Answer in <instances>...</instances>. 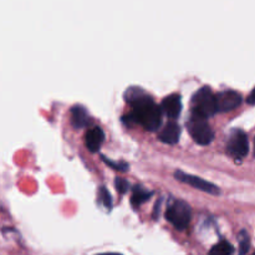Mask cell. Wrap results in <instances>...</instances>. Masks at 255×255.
Returning <instances> with one entry per match:
<instances>
[{
  "label": "cell",
  "instance_id": "1",
  "mask_svg": "<svg viewBox=\"0 0 255 255\" xmlns=\"http://www.w3.org/2000/svg\"><path fill=\"white\" fill-rule=\"evenodd\" d=\"M125 99L132 106L131 114L122 119L125 124H139L151 132L159 128L162 124V109L152 97L144 94L139 87H129L125 94Z\"/></svg>",
  "mask_w": 255,
  "mask_h": 255
},
{
  "label": "cell",
  "instance_id": "2",
  "mask_svg": "<svg viewBox=\"0 0 255 255\" xmlns=\"http://www.w3.org/2000/svg\"><path fill=\"white\" fill-rule=\"evenodd\" d=\"M218 112L216 95H213L211 87L204 86L199 89L192 97V114L202 117H212Z\"/></svg>",
  "mask_w": 255,
  "mask_h": 255
},
{
  "label": "cell",
  "instance_id": "3",
  "mask_svg": "<svg viewBox=\"0 0 255 255\" xmlns=\"http://www.w3.org/2000/svg\"><path fill=\"white\" fill-rule=\"evenodd\" d=\"M166 219L178 231H184L192 219V208L187 202L173 201L168 204Z\"/></svg>",
  "mask_w": 255,
  "mask_h": 255
},
{
  "label": "cell",
  "instance_id": "4",
  "mask_svg": "<svg viewBox=\"0 0 255 255\" xmlns=\"http://www.w3.org/2000/svg\"><path fill=\"white\" fill-rule=\"evenodd\" d=\"M187 129L192 138L201 146H207L214 138V132L207 122V119L199 116V115L192 114V116L187 121Z\"/></svg>",
  "mask_w": 255,
  "mask_h": 255
},
{
  "label": "cell",
  "instance_id": "5",
  "mask_svg": "<svg viewBox=\"0 0 255 255\" xmlns=\"http://www.w3.org/2000/svg\"><path fill=\"white\" fill-rule=\"evenodd\" d=\"M227 149L234 157H246L249 152L248 136L242 129H233L227 141Z\"/></svg>",
  "mask_w": 255,
  "mask_h": 255
},
{
  "label": "cell",
  "instance_id": "6",
  "mask_svg": "<svg viewBox=\"0 0 255 255\" xmlns=\"http://www.w3.org/2000/svg\"><path fill=\"white\" fill-rule=\"evenodd\" d=\"M174 177L178 181L183 182V183L189 184V186L194 187V188L199 189L202 192H206V193L213 194V196H219L221 194V189H219L218 186H216L214 183H211V182L206 181V179L201 178V177L193 176V174L184 173L182 171H176L174 173Z\"/></svg>",
  "mask_w": 255,
  "mask_h": 255
},
{
  "label": "cell",
  "instance_id": "7",
  "mask_svg": "<svg viewBox=\"0 0 255 255\" xmlns=\"http://www.w3.org/2000/svg\"><path fill=\"white\" fill-rule=\"evenodd\" d=\"M217 100V109L218 112H229L236 110L242 105V95L232 90H227V91L219 92L216 95Z\"/></svg>",
  "mask_w": 255,
  "mask_h": 255
},
{
  "label": "cell",
  "instance_id": "8",
  "mask_svg": "<svg viewBox=\"0 0 255 255\" xmlns=\"http://www.w3.org/2000/svg\"><path fill=\"white\" fill-rule=\"evenodd\" d=\"M161 109L169 119H177L182 112V97L178 94H172L164 97L161 104Z\"/></svg>",
  "mask_w": 255,
  "mask_h": 255
},
{
  "label": "cell",
  "instance_id": "9",
  "mask_svg": "<svg viewBox=\"0 0 255 255\" xmlns=\"http://www.w3.org/2000/svg\"><path fill=\"white\" fill-rule=\"evenodd\" d=\"M105 141V132L101 127H92L87 131L86 137H85V142H86V147L89 148L90 152L95 153L99 152L101 148L102 143Z\"/></svg>",
  "mask_w": 255,
  "mask_h": 255
},
{
  "label": "cell",
  "instance_id": "10",
  "mask_svg": "<svg viewBox=\"0 0 255 255\" xmlns=\"http://www.w3.org/2000/svg\"><path fill=\"white\" fill-rule=\"evenodd\" d=\"M179 136H181V127L176 122H168L159 132V139L167 144H176L179 141Z\"/></svg>",
  "mask_w": 255,
  "mask_h": 255
},
{
  "label": "cell",
  "instance_id": "11",
  "mask_svg": "<svg viewBox=\"0 0 255 255\" xmlns=\"http://www.w3.org/2000/svg\"><path fill=\"white\" fill-rule=\"evenodd\" d=\"M70 112H71V124L75 128H84L89 126L90 117L84 106L75 105Z\"/></svg>",
  "mask_w": 255,
  "mask_h": 255
},
{
  "label": "cell",
  "instance_id": "12",
  "mask_svg": "<svg viewBox=\"0 0 255 255\" xmlns=\"http://www.w3.org/2000/svg\"><path fill=\"white\" fill-rule=\"evenodd\" d=\"M152 196H153V192L146 191V189L141 186H134L133 188H132L131 204L134 208H138L141 204H143L144 202L148 201Z\"/></svg>",
  "mask_w": 255,
  "mask_h": 255
},
{
  "label": "cell",
  "instance_id": "13",
  "mask_svg": "<svg viewBox=\"0 0 255 255\" xmlns=\"http://www.w3.org/2000/svg\"><path fill=\"white\" fill-rule=\"evenodd\" d=\"M234 248L229 242L222 241L217 243L216 246L212 247L208 255H233Z\"/></svg>",
  "mask_w": 255,
  "mask_h": 255
},
{
  "label": "cell",
  "instance_id": "14",
  "mask_svg": "<svg viewBox=\"0 0 255 255\" xmlns=\"http://www.w3.org/2000/svg\"><path fill=\"white\" fill-rule=\"evenodd\" d=\"M238 242H239V255H247L251 248V238L247 231H241L238 234Z\"/></svg>",
  "mask_w": 255,
  "mask_h": 255
},
{
  "label": "cell",
  "instance_id": "15",
  "mask_svg": "<svg viewBox=\"0 0 255 255\" xmlns=\"http://www.w3.org/2000/svg\"><path fill=\"white\" fill-rule=\"evenodd\" d=\"M99 203H101L107 211H111L112 208V197L106 187H100L99 188Z\"/></svg>",
  "mask_w": 255,
  "mask_h": 255
},
{
  "label": "cell",
  "instance_id": "16",
  "mask_svg": "<svg viewBox=\"0 0 255 255\" xmlns=\"http://www.w3.org/2000/svg\"><path fill=\"white\" fill-rule=\"evenodd\" d=\"M102 159H104L105 163L109 164V166L112 167V168L117 169V171L126 172L127 169H128V164H127L126 162H114V161H111V159H107L105 156H102Z\"/></svg>",
  "mask_w": 255,
  "mask_h": 255
},
{
  "label": "cell",
  "instance_id": "17",
  "mask_svg": "<svg viewBox=\"0 0 255 255\" xmlns=\"http://www.w3.org/2000/svg\"><path fill=\"white\" fill-rule=\"evenodd\" d=\"M115 187H116L117 192L121 194H125L128 192L129 189V183L126 181V179L121 178V177H117L116 179H115Z\"/></svg>",
  "mask_w": 255,
  "mask_h": 255
},
{
  "label": "cell",
  "instance_id": "18",
  "mask_svg": "<svg viewBox=\"0 0 255 255\" xmlns=\"http://www.w3.org/2000/svg\"><path fill=\"white\" fill-rule=\"evenodd\" d=\"M161 211V199H158L156 203V207H154V211H153V218L157 219L158 218V213Z\"/></svg>",
  "mask_w": 255,
  "mask_h": 255
},
{
  "label": "cell",
  "instance_id": "19",
  "mask_svg": "<svg viewBox=\"0 0 255 255\" xmlns=\"http://www.w3.org/2000/svg\"><path fill=\"white\" fill-rule=\"evenodd\" d=\"M247 102H248L249 105H253V106L255 105V87L252 90L251 94H249L248 99H247Z\"/></svg>",
  "mask_w": 255,
  "mask_h": 255
},
{
  "label": "cell",
  "instance_id": "20",
  "mask_svg": "<svg viewBox=\"0 0 255 255\" xmlns=\"http://www.w3.org/2000/svg\"><path fill=\"white\" fill-rule=\"evenodd\" d=\"M97 255H122L120 253H102V254H97Z\"/></svg>",
  "mask_w": 255,
  "mask_h": 255
},
{
  "label": "cell",
  "instance_id": "21",
  "mask_svg": "<svg viewBox=\"0 0 255 255\" xmlns=\"http://www.w3.org/2000/svg\"><path fill=\"white\" fill-rule=\"evenodd\" d=\"M254 144H255V142H254ZM254 153H255V147H254Z\"/></svg>",
  "mask_w": 255,
  "mask_h": 255
},
{
  "label": "cell",
  "instance_id": "22",
  "mask_svg": "<svg viewBox=\"0 0 255 255\" xmlns=\"http://www.w3.org/2000/svg\"><path fill=\"white\" fill-rule=\"evenodd\" d=\"M253 255H255V253H254V254H253Z\"/></svg>",
  "mask_w": 255,
  "mask_h": 255
}]
</instances>
